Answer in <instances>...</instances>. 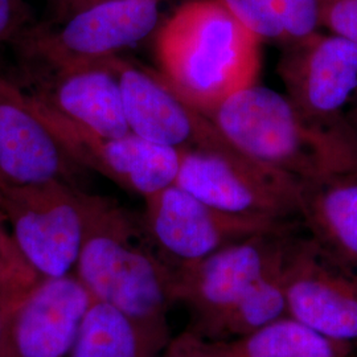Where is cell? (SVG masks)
<instances>
[{
  "instance_id": "6da1fadb",
  "label": "cell",
  "mask_w": 357,
  "mask_h": 357,
  "mask_svg": "<svg viewBox=\"0 0 357 357\" xmlns=\"http://www.w3.org/2000/svg\"><path fill=\"white\" fill-rule=\"evenodd\" d=\"M86 228L75 275L93 299L118 310L159 356L169 340L176 303L175 265L153 241L142 215L85 192Z\"/></svg>"
},
{
  "instance_id": "7a4b0ae2",
  "label": "cell",
  "mask_w": 357,
  "mask_h": 357,
  "mask_svg": "<svg viewBox=\"0 0 357 357\" xmlns=\"http://www.w3.org/2000/svg\"><path fill=\"white\" fill-rule=\"evenodd\" d=\"M206 115L240 151L301 183L357 171V137L349 123L308 118L268 86L240 90Z\"/></svg>"
},
{
  "instance_id": "3957f363",
  "label": "cell",
  "mask_w": 357,
  "mask_h": 357,
  "mask_svg": "<svg viewBox=\"0 0 357 357\" xmlns=\"http://www.w3.org/2000/svg\"><path fill=\"white\" fill-rule=\"evenodd\" d=\"M155 35L159 72L205 114L257 84L261 40L220 0H187Z\"/></svg>"
},
{
  "instance_id": "277c9868",
  "label": "cell",
  "mask_w": 357,
  "mask_h": 357,
  "mask_svg": "<svg viewBox=\"0 0 357 357\" xmlns=\"http://www.w3.org/2000/svg\"><path fill=\"white\" fill-rule=\"evenodd\" d=\"M167 0H103L63 23H33L13 45L26 72H56L119 56L156 32Z\"/></svg>"
},
{
  "instance_id": "5b68a950",
  "label": "cell",
  "mask_w": 357,
  "mask_h": 357,
  "mask_svg": "<svg viewBox=\"0 0 357 357\" xmlns=\"http://www.w3.org/2000/svg\"><path fill=\"white\" fill-rule=\"evenodd\" d=\"M0 212L15 246L40 278L75 274L85 237V191L53 181L20 185L0 176Z\"/></svg>"
},
{
  "instance_id": "8992f818",
  "label": "cell",
  "mask_w": 357,
  "mask_h": 357,
  "mask_svg": "<svg viewBox=\"0 0 357 357\" xmlns=\"http://www.w3.org/2000/svg\"><path fill=\"white\" fill-rule=\"evenodd\" d=\"M175 184L233 215L281 222L301 220V181L243 151L183 153Z\"/></svg>"
},
{
  "instance_id": "52a82bcc",
  "label": "cell",
  "mask_w": 357,
  "mask_h": 357,
  "mask_svg": "<svg viewBox=\"0 0 357 357\" xmlns=\"http://www.w3.org/2000/svg\"><path fill=\"white\" fill-rule=\"evenodd\" d=\"M293 229L245 238L203 259L175 266L174 294L193 315L191 331H203L233 306L255 282L281 268L298 237Z\"/></svg>"
},
{
  "instance_id": "ba28073f",
  "label": "cell",
  "mask_w": 357,
  "mask_h": 357,
  "mask_svg": "<svg viewBox=\"0 0 357 357\" xmlns=\"http://www.w3.org/2000/svg\"><path fill=\"white\" fill-rule=\"evenodd\" d=\"M130 131L178 153L240 151L208 115L185 101L159 70L113 56Z\"/></svg>"
},
{
  "instance_id": "9c48e42d",
  "label": "cell",
  "mask_w": 357,
  "mask_h": 357,
  "mask_svg": "<svg viewBox=\"0 0 357 357\" xmlns=\"http://www.w3.org/2000/svg\"><path fill=\"white\" fill-rule=\"evenodd\" d=\"M142 218L153 241L175 266L203 259L257 234L295 228L294 222L220 211L176 184L144 199Z\"/></svg>"
},
{
  "instance_id": "30bf717a",
  "label": "cell",
  "mask_w": 357,
  "mask_h": 357,
  "mask_svg": "<svg viewBox=\"0 0 357 357\" xmlns=\"http://www.w3.org/2000/svg\"><path fill=\"white\" fill-rule=\"evenodd\" d=\"M290 101L308 118L345 125L357 100V43L320 31L283 45L277 64Z\"/></svg>"
},
{
  "instance_id": "8fae6325",
  "label": "cell",
  "mask_w": 357,
  "mask_h": 357,
  "mask_svg": "<svg viewBox=\"0 0 357 357\" xmlns=\"http://www.w3.org/2000/svg\"><path fill=\"white\" fill-rule=\"evenodd\" d=\"M29 98L65 150L86 171H94L143 199L175 184L183 156L178 150L143 139L134 132L103 137L69 121L31 96Z\"/></svg>"
},
{
  "instance_id": "7c38bea8",
  "label": "cell",
  "mask_w": 357,
  "mask_h": 357,
  "mask_svg": "<svg viewBox=\"0 0 357 357\" xmlns=\"http://www.w3.org/2000/svg\"><path fill=\"white\" fill-rule=\"evenodd\" d=\"M94 302L75 274L38 278L6 312L1 357H69Z\"/></svg>"
},
{
  "instance_id": "4fadbf2b",
  "label": "cell",
  "mask_w": 357,
  "mask_h": 357,
  "mask_svg": "<svg viewBox=\"0 0 357 357\" xmlns=\"http://www.w3.org/2000/svg\"><path fill=\"white\" fill-rule=\"evenodd\" d=\"M287 315L344 344L357 342V271L298 237L284 268Z\"/></svg>"
},
{
  "instance_id": "5bb4252c",
  "label": "cell",
  "mask_w": 357,
  "mask_h": 357,
  "mask_svg": "<svg viewBox=\"0 0 357 357\" xmlns=\"http://www.w3.org/2000/svg\"><path fill=\"white\" fill-rule=\"evenodd\" d=\"M84 171L38 114L26 90L0 76V176L20 185L60 181L79 187Z\"/></svg>"
},
{
  "instance_id": "9a60e30c",
  "label": "cell",
  "mask_w": 357,
  "mask_h": 357,
  "mask_svg": "<svg viewBox=\"0 0 357 357\" xmlns=\"http://www.w3.org/2000/svg\"><path fill=\"white\" fill-rule=\"evenodd\" d=\"M26 78L24 86L19 85L32 98L77 125L103 137L131 132L118 78L105 60L56 72H26Z\"/></svg>"
},
{
  "instance_id": "2e32d148",
  "label": "cell",
  "mask_w": 357,
  "mask_h": 357,
  "mask_svg": "<svg viewBox=\"0 0 357 357\" xmlns=\"http://www.w3.org/2000/svg\"><path fill=\"white\" fill-rule=\"evenodd\" d=\"M301 221L321 253L357 271V171L301 183Z\"/></svg>"
},
{
  "instance_id": "e0dca14e",
  "label": "cell",
  "mask_w": 357,
  "mask_h": 357,
  "mask_svg": "<svg viewBox=\"0 0 357 357\" xmlns=\"http://www.w3.org/2000/svg\"><path fill=\"white\" fill-rule=\"evenodd\" d=\"M208 357H354L351 345L331 340L286 315L243 337L209 342Z\"/></svg>"
},
{
  "instance_id": "ac0fdd59",
  "label": "cell",
  "mask_w": 357,
  "mask_h": 357,
  "mask_svg": "<svg viewBox=\"0 0 357 357\" xmlns=\"http://www.w3.org/2000/svg\"><path fill=\"white\" fill-rule=\"evenodd\" d=\"M284 268L286 264L255 282L233 306L197 335L209 342H225L243 337L286 317Z\"/></svg>"
},
{
  "instance_id": "d6986e66",
  "label": "cell",
  "mask_w": 357,
  "mask_h": 357,
  "mask_svg": "<svg viewBox=\"0 0 357 357\" xmlns=\"http://www.w3.org/2000/svg\"><path fill=\"white\" fill-rule=\"evenodd\" d=\"M255 38L282 47L318 32L317 0H220Z\"/></svg>"
},
{
  "instance_id": "ffe728a7",
  "label": "cell",
  "mask_w": 357,
  "mask_h": 357,
  "mask_svg": "<svg viewBox=\"0 0 357 357\" xmlns=\"http://www.w3.org/2000/svg\"><path fill=\"white\" fill-rule=\"evenodd\" d=\"M69 357H158L141 332L112 306L94 302Z\"/></svg>"
},
{
  "instance_id": "44dd1931",
  "label": "cell",
  "mask_w": 357,
  "mask_h": 357,
  "mask_svg": "<svg viewBox=\"0 0 357 357\" xmlns=\"http://www.w3.org/2000/svg\"><path fill=\"white\" fill-rule=\"evenodd\" d=\"M38 278L19 253L7 228L0 229V299L6 311Z\"/></svg>"
},
{
  "instance_id": "7402d4cb",
  "label": "cell",
  "mask_w": 357,
  "mask_h": 357,
  "mask_svg": "<svg viewBox=\"0 0 357 357\" xmlns=\"http://www.w3.org/2000/svg\"><path fill=\"white\" fill-rule=\"evenodd\" d=\"M320 24L357 43V0H317Z\"/></svg>"
},
{
  "instance_id": "603a6c76",
  "label": "cell",
  "mask_w": 357,
  "mask_h": 357,
  "mask_svg": "<svg viewBox=\"0 0 357 357\" xmlns=\"http://www.w3.org/2000/svg\"><path fill=\"white\" fill-rule=\"evenodd\" d=\"M33 23L26 0H0V47L13 44Z\"/></svg>"
},
{
  "instance_id": "cb8c5ba5",
  "label": "cell",
  "mask_w": 357,
  "mask_h": 357,
  "mask_svg": "<svg viewBox=\"0 0 357 357\" xmlns=\"http://www.w3.org/2000/svg\"><path fill=\"white\" fill-rule=\"evenodd\" d=\"M158 357H208L206 340L191 330H187L176 337H172Z\"/></svg>"
},
{
  "instance_id": "d4e9b609",
  "label": "cell",
  "mask_w": 357,
  "mask_h": 357,
  "mask_svg": "<svg viewBox=\"0 0 357 357\" xmlns=\"http://www.w3.org/2000/svg\"><path fill=\"white\" fill-rule=\"evenodd\" d=\"M103 0H47V15L43 22L48 24L63 23L77 13Z\"/></svg>"
},
{
  "instance_id": "484cf974",
  "label": "cell",
  "mask_w": 357,
  "mask_h": 357,
  "mask_svg": "<svg viewBox=\"0 0 357 357\" xmlns=\"http://www.w3.org/2000/svg\"><path fill=\"white\" fill-rule=\"evenodd\" d=\"M4 327H6V308L0 299V357L3 355V345H4Z\"/></svg>"
},
{
  "instance_id": "4316f807",
  "label": "cell",
  "mask_w": 357,
  "mask_h": 357,
  "mask_svg": "<svg viewBox=\"0 0 357 357\" xmlns=\"http://www.w3.org/2000/svg\"><path fill=\"white\" fill-rule=\"evenodd\" d=\"M347 121L351 125V128L354 130V132L356 134L357 137V100L355 103L349 107L348 113H347Z\"/></svg>"
},
{
  "instance_id": "83f0119b",
  "label": "cell",
  "mask_w": 357,
  "mask_h": 357,
  "mask_svg": "<svg viewBox=\"0 0 357 357\" xmlns=\"http://www.w3.org/2000/svg\"><path fill=\"white\" fill-rule=\"evenodd\" d=\"M3 228H6V224H4V220H3L1 212H0V229H3Z\"/></svg>"
}]
</instances>
